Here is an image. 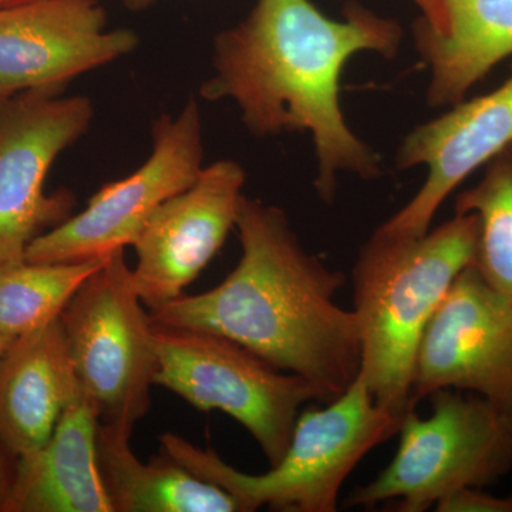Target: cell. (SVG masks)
Wrapping results in <instances>:
<instances>
[{
	"instance_id": "1",
	"label": "cell",
	"mask_w": 512,
	"mask_h": 512,
	"mask_svg": "<svg viewBox=\"0 0 512 512\" xmlns=\"http://www.w3.org/2000/svg\"><path fill=\"white\" fill-rule=\"evenodd\" d=\"M329 19L311 0H258L247 19L215 37L208 101L229 99L256 137L311 131L318 158L315 188L332 204L340 171L375 180L380 157L350 130L340 106V77L359 52L399 53L403 29L357 2Z\"/></svg>"
},
{
	"instance_id": "2",
	"label": "cell",
	"mask_w": 512,
	"mask_h": 512,
	"mask_svg": "<svg viewBox=\"0 0 512 512\" xmlns=\"http://www.w3.org/2000/svg\"><path fill=\"white\" fill-rule=\"evenodd\" d=\"M235 228L242 256L234 271L210 291L148 311L151 319L234 340L315 384L326 403L336 399L362 363L355 312L336 302L346 276L309 254L275 205L242 195Z\"/></svg>"
},
{
	"instance_id": "3",
	"label": "cell",
	"mask_w": 512,
	"mask_h": 512,
	"mask_svg": "<svg viewBox=\"0 0 512 512\" xmlns=\"http://www.w3.org/2000/svg\"><path fill=\"white\" fill-rule=\"evenodd\" d=\"M478 221L456 214L420 237L376 229L352 269L365 379L375 402L404 416L421 339L461 272L476 261Z\"/></svg>"
},
{
	"instance_id": "4",
	"label": "cell",
	"mask_w": 512,
	"mask_h": 512,
	"mask_svg": "<svg viewBox=\"0 0 512 512\" xmlns=\"http://www.w3.org/2000/svg\"><path fill=\"white\" fill-rule=\"evenodd\" d=\"M404 416L375 402L357 376L345 393L322 407L302 410L284 457L264 474H247L217 451L174 433L160 437L161 453L195 476L218 485L241 512L262 507L281 512H335L343 484L362 458L399 433Z\"/></svg>"
},
{
	"instance_id": "5",
	"label": "cell",
	"mask_w": 512,
	"mask_h": 512,
	"mask_svg": "<svg viewBox=\"0 0 512 512\" xmlns=\"http://www.w3.org/2000/svg\"><path fill=\"white\" fill-rule=\"evenodd\" d=\"M426 419L410 409L400 424L389 466L346 498V507L394 503L424 512L451 495L487 488L512 471V416L476 394L441 389L430 394Z\"/></svg>"
},
{
	"instance_id": "6",
	"label": "cell",
	"mask_w": 512,
	"mask_h": 512,
	"mask_svg": "<svg viewBox=\"0 0 512 512\" xmlns=\"http://www.w3.org/2000/svg\"><path fill=\"white\" fill-rule=\"evenodd\" d=\"M144 306L119 249L60 315L79 386L96 407L100 426L124 439L147 416L156 386L154 322Z\"/></svg>"
},
{
	"instance_id": "7",
	"label": "cell",
	"mask_w": 512,
	"mask_h": 512,
	"mask_svg": "<svg viewBox=\"0 0 512 512\" xmlns=\"http://www.w3.org/2000/svg\"><path fill=\"white\" fill-rule=\"evenodd\" d=\"M156 386L170 390L200 412H220L254 437L269 464L291 444L305 404L326 403L318 387L278 369L234 340L154 323Z\"/></svg>"
},
{
	"instance_id": "8",
	"label": "cell",
	"mask_w": 512,
	"mask_h": 512,
	"mask_svg": "<svg viewBox=\"0 0 512 512\" xmlns=\"http://www.w3.org/2000/svg\"><path fill=\"white\" fill-rule=\"evenodd\" d=\"M153 140L146 163L123 180L101 187L82 212L32 241L25 261H93L133 247L158 207L190 187L204 168L195 97L178 116H163L154 123Z\"/></svg>"
},
{
	"instance_id": "9",
	"label": "cell",
	"mask_w": 512,
	"mask_h": 512,
	"mask_svg": "<svg viewBox=\"0 0 512 512\" xmlns=\"http://www.w3.org/2000/svg\"><path fill=\"white\" fill-rule=\"evenodd\" d=\"M93 117L86 96L28 92L0 100V268L25 261L32 241L72 217L73 195L46 194V177Z\"/></svg>"
},
{
	"instance_id": "10",
	"label": "cell",
	"mask_w": 512,
	"mask_h": 512,
	"mask_svg": "<svg viewBox=\"0 0 512 512\" xmlns=\"http://www.w3.org/2000/svg\"><path fill=\"white\" fill-rule=\"evenodd\" d=\"M441 389L476 394L512 416V299L461 272L430 320L410 390L413 407Z\"/></svg>"
},
{
	"instance_id": "11",
	"label": "cell",
	"mask_w": 512,
	"mask_h": 512,
	"mask_svg": "<svg viewBox=\"0 0 512 512\" xmlns=\"http://www.w3.org/2000/svg\"><path fill=\"white\" fill-rule=\"evenodd\" d=\"M137 46L133 30L107 29L99 0H33L0 8V100L62 93L76 77Z\"/></svg>"
},
{
	"instance_id": "12",
	"label": "cell",
	"mask_w": 512,
	"mask_h": 512,
	"mask_svg": "<svg viewBox=\"0 0 512 512\" xmlns=\"http://www.w3.org/2000/svg\"><path fill=\"white\" fill-rule=\"evenodd\" d=\"M244 184L237 161H217L154 212L133 245V281L148 311L184 295L218 254L235 228Z\"/></svg>"
},
{
	"instance_id": "13",
	"label": "cell",
	"mask_w": 512,
	"mask_h": 512,
	"mask_svg": "<svg viewBox=\"0 0 512 512\" xmlns=\"http://www.w3.org/2000/svg\"><path fill=\"white\" fill-rule=\"evenodd\" d=\"M512 143L511 74L493 92L460 101L443 116L417 126L397 150L399 170L429 168L419 192L380 225L394 237H420L458 185Z\"/></svg>"
},
{
	"instance_id": "14",
	"label": "cell",
	"mask_w": 512,
	"mask_h": 512,
	"mask_svg": "<svg viewBox=\"0 0 512 512\" xmlns=\"http://www.w3.org/2000/svg\"><path fill=\"white\" fill-rule=\"evenodd\" d=\"M100 419L82 387L42 447L16 457L6 512H114L99 461Z\"/></svg>"
},
{
	"instance_id": "15",
	"label": "cell",
	"mask_w": 512,
	"mask_h": 512,
	"mask_svg": "<svg viewBox=\"0 0 512 512\" xmlns=\"http://www.w3.org/2000/svg\"><path fill=\"white\" fill-rule=\"evenodd\" d=\"M77 387L60 316L10 343L0 359V440L13 456L49 440Z\"/></svg>"
},
{
	"instance_id": "16",
	"label": "cell",
	"mask_w": 512,
	"mask_h": 512,
	"mask_svg": "<svg viewBox=\"0 0 512 512\" xmlns=\"http://www.w3.org/2000/svg\"><path fill=\"white\" fill-rule=\"evenodd\" d=\"M446 30L414 22V46L430 69V107H453L512 56V0H441Z\"/></svg>"
},
{
	"instance_id": "17",
	"label": "cell",
	"mask_w": 512,
	"mask_h": 512,
	"mask_svg": "<svg viewBox=\"0 0 512 512\" xmlns=\"http://www.w3.org/2000/svg\"><path fill=\"white\" fill-rule=\"evenodd\" d=\"M97 461L114 512H241L231 494L161 453L143 463L130 439L99 426Z\"/></svg>"
},
{
	"instance_id": "18",
	"label": "cell",
	"mask_w": 512,
	"mask_h": 512,
	"mask_svg": "<svg viewBox=\"0 0 512 512\" xmlns=\"http://www.w3.org/2000/svg\"><path fill=\"white\" fill-rule=\"evenodd\" d=\"M106 259L23 261L0 268V332L16 339L59 318Z\"/></svg>"
},
{
	"instance_id": "19",
	"label": "cell",
	"mask_w": 512,
	"mask_h": 512,
	"mask_svg": "<svg viewBox=\"0 0 512 512\" xmlns=\"http://www.w3.org/2000/svg\"><path fill=\"white\" fill-rule=\"evenodd\" d=\"M456 214L476 215L474 266L487 284L512 299V143L484 165L473 187L454 201Z\"/></svg>"
},
{
	"instance_id": "20",
	"label": "cell",
	"mask_w": 512,
	"mask_h": 512,
	"mask_svg": "<svg viewBox=\"0 0 512 512\" xmlns=\"http://www.w3.org/2000/svg\"><path fill=\"white\" fill-rule=\"evenodd\" d=\"M437 512H512V494L494 495L485 488H471L451 495L436 505Z\"/></svg>"
},
{
	"instance_id": "21",
	"label": "cell",
	"mask_w": 512,
	"mask_h": 512,
	"mask_svg": "<svg viewBox=\"0 0 512 512\" xmlns=\"http://www.w3.org/2000/svg\"><path fill=\"white\" fill-rule=\"evenodd\" d=\"M16 457L0 440V512H6L10 490H12L13 476H15Z\"/></svg>"
},
{
	"instance_id": "22",
	"label": "cell",
	"mask_w": 512,
	"mask_h": 512,
	"mask_svg": "<svg viewBox=\"0 0 512 512\" xmlns=\"http://www.w3.org/2000/svg\"><path fill=\"white\" fill-rule=\"evenodd\" d=\"M417 6H419L421 12H423V18L429 23L431 29L434 32H444L446 30V13H444L443 5L441 0H413Z\"/></svg>"
},
{
	"instance_id": "23",
	"label": "cell",
	"mask_w": 512,
	"mask_h": 512,
	"mask_svg": "<svg viewBox=\"0 0 512 512\" xmlns=\"http://www.w3.org/2000/svg\"><path fill=\"white\" fill-rule=\"evenodd\" d=\"M154 2L156 0H123L124 5L133 10L146 9L148 6L153 5Z\"/></svg>"
},
{
	"instance_id": "24",
	"label": "cell",
	"mask_w": 512,
	"mask_h": 512,
	"mask_svg": "<svg viewBox=\"0 0 512 512\" xmlns=\"http://www.w3.org/2000/svg\"><path fill=\"white\" fill-rule=\"evenodd\" d=\"M13 340L15 339H10L8 336L3 335V333L0 332V359L5 355L6 350H8L10 343H12Z\"/></svg>"
},
{
	"instance_id": "25",
	"label": "cell",
	"mask_w": 512,
	"mask_h": 512,
	"mask_svg": "<svg viewBox=\"0 0 512 512\" xmlns=\"http://www.w3.org/2000/svg\"><path fill=\"white\" fill-rule=\"evenodd\" d=\"M33 2V0H0V8H8V6L20 5V3Z\"/></svg>"
}]
</instances>
